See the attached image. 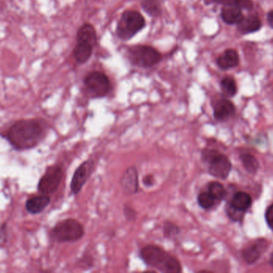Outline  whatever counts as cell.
<instances>
[{"label":"cell","instance_id":"obj_8","mask_svg":"<svg viewBox=\"0 0 273 273\" xmlns=\"http://www.w3.org/2000/svg\"><path fill=\"white\" fill-rule=\"evenodd\" d=\"M84 83L93 97L102 98L111 91V81L108 76L100 72H93L85 76Z\"/></svg>","mask_w":273,"mask_h":273},{"label":"cell","instance_id":"obj_5","mask_svg":"<svg viewBox=\"0 0 273 273\" xmlns=\"http://www.w3.org/2000/svg\"><path fill=\"white\" fill-rule=\"evenodd\" d=\"M202 160L207 163L208 171L211 176L225 180L230 173L232 164L225 155L214 150L202 152Z\"/></svg>","mask_w":273,"mask_h":273},{"label":"cell","instance_id":"obj_30","mask_svg":"<svg viewBox=\"0 0 273 273\" xmlns=\"http://www.w3.org/2000/svg\"><path fill=\"white\" fill-rule=\"evenodd\" d=\"M142 182L145 187H151L155 184V178L151 174H148L146 176H144Z\"/></svg>","mask_w":273,"mask_h":273},{"label":"cell","instance_id":"obj_17","mask_svg":"<svg viewBox=\"0 0 273 273\" xmlns=\"http://www.w3.org/2000/svg\"><path fill=\"white\" fill-rule=\"evenodd\" d=\"M77 40L78 42L88 43L91 45H95L97 41V34L93 25L89 24H85L81 26L77 33Z\"/></svg>","mask_w":273,"mask_h":273},{"label":"cell","instance_id":"obj_6","mask_svg":"<svg viewBox=\"0 0 273 273\" xmlns=\"http://www.w3.org/2000/svg\"><path fill=\"white\" fill-rule=\"evenodd\" d=\"M128 55L130 62L141 67H151L161 59L159 51L150 46H133L129 49Z\"/></svg>","mask_w":273,"mask_h":273},{"label":"cell","instance_id":"obj_13","mask_svg":"<svg viewBox=\"0 0 273 273\" xmlns=\"http://www.w3.org/2000/svg\"><path fill=\"white\" fill-rule=\"evenodd\" d=\"M217 65L223 70L233 69L239 63V55L233 49H228L217 59Z\"/></svg>","mask_w":273,"mask_h":273},{"label":"cell","instance_id":"obj_29","mask_svg":"<svg viewBox=\"0 0 273 273\" xmlns=\"http://www.w3.org/2000/svg\"><path fill=\"white\" fill-rule=\"evenodd\" d=\"M265 219L267 224L271 229H273V204L267 208L265 213Z\"/></svg>","mask_w":273,"mask_h":273},{"label":"cell","instance_id":"obj_3","mask_svg":"<svg viewBox=\"0 0 273 273\" xmlns=\"http://www.w3.org/2000/svg\"><path fill=\"white\" fill-rule=\"evenodd\" d=\"M85 235V228L75 219L68 218L58 221L50 232L51 240L57 243L76 242Z\"/></svg>","mask_w":273,"mask_h":273},{"label":"cell","instance_id":"obj_26","mask_svg":"<svg viewBox=\"0 0 273 273\" xmlns=\"http://www.w3.org/2000/svg\"><path fill=\"white\" fill-rule=\"evenodd\" d=\"M217 4L224 6L237 7L242 9H251L253 6L252 0H213Z\"/></svg>","mask_w":273,"mask_h":273},{"label":"cell","instance_id":"obj_2","mask_svg":"<svg viewBox=\"0 0 273 273\" xmlns=\"http://www.w3.org/2000/svg\"><path fill=\"white\" fill-rule=\"evenodd\" d=\"M139 256L148 266L164 273H180L182 265L180 260L167 252L161 246L147 244L141 248Z\"/></svg>","mask_w":273,"mask_h":273},{"label":"cell","instance_id":"obj_21","mask_svg":"<svg viewBox=\"0 0 273 273\" xmlns=\"http://www.w3.org/2000/svg\"><path fill=\"white\" fill-rule=\"evenodd\" d=\"M208 191L211 194L216 202H221L225 199L227 195V191L225 187L219 182L213 181L209 183Z\"/></svg>","mask_w":273,"mask_h":273},{"label":"cell","instance_id":"obj_22","mask_svg":"<svg viewBox=\"0 0 273 273\" xmlns=\"http://www.w3.org/2000/svg\"><path fill=\"white\" fill-rule=\"evenodd\" d=\"M163 236L166 239H175L180 235V227L170 221H165L163 224Z\"/></svg>","mask_w":273,"mask_h":273},{"label":"cell","instance_id":"obj_19","mask_svg":"<svg viewBox=\"0 0 273 273\" xmlns=\"http://www.w3.org/2000/svg\"><path fill=\"white\" fill-rule=\"evenodd\" d=\"M230 203L237 209L246 211L252 205V198L246 192L240 191L234 194Z\"/></svg>","mask_w":273,"mask_h":273},{"label":"cell","instance_id":"obj_32","mask_svg":"<svg viewBox=\"0 0 273 273\" xmlns=\"http://www.w3.org/2000/svg\"><path fill=\"white\" fill-rule=\"evenodd\" d=\"M270 264H271V266L273 268V253L271 254V257H270Z\"/></svg>","mask_w":273,"mask_h":273},{"label":"cell","instance_id":"obj_1","mask_svg":"<svg viewBox=\"0 0 273 273\" xmlns=\"http://www.w3.org/2000/svg\"><path fill=\"white\" fill-rule=\"evenodd\" d=\"M49 125L43 119H20L11 125L4 138L16 151H27L37 147L47 136Z\"/></svg>","mask_w":273,"mask_h":273},{"label":"cell","instance_id":"obj_28","mask_svg":"<svg viewBox=\"0 0 273 273\" xmlns=\"http://www.w3.org/2000/svg\"><path fill=\"white\" fill-rule=\"evenodd\" d=\"M123 213H124L125 217L127 221H135L136 217H137V212L133 208L125 205Z\"/></svg>","mask_w":273,"mask_h":273},{"label":"cell","instance_id":"obj_10","mask_svg":"<svg viewBox=\"0 0 273 273\" xmlns=\"http://www.w3.org/2000/svg\"><path fill=\"white\" fill-rule=\"evenodd\" d=\"M120 184L126 195H134L138 193L139 189V180L138 170L135 167H130L125 171L121 178Z\"/></svg>","mask_w":273,"mask_h":273},{"label":"cell","instance_id":"obj_18","mask_svg":"<svg viewBox=\"0 0 273 273\" xmlns=\"http://www.w3.org/2000/svg\"><path fill=\"white\" fill-rule=\"evenodd\" d=\"M93 45L89 43H84V42H78L74 47V58L79 63H84L87 62L92 55L93 51Z\"/></svg>","mask_w":273,"mask_h":273},{"label":"cell","instance_id":"obj_27","mask_svg":"<svg viewBox=\"0 0 273 273\" xmlns=\"http://www.w3.org/2000/svg\"><path fill=\"white\" fill-rule=\"evenodd\" d=\"M226 213L228 217L233 221H240L244 217V213L245 211L241 210V209H237V208L231 204L230 203H228L226 206Z\"/></svg>","mask_w":273,"mask_h":273},{"label":"cell","instance_id":"obj_11","mask_svg":"<svg viewBox=\"0 0 273 273\" xmlns=\"http://www.w3.org/2000/svg\"><path fill=\"white\" fill-rule=\"evenodd\" d=\"M51 203V197L47 195H34L26 201L25 209L32 215L43 213Z\"/></svg>","mask_w":273,"mask_h":273},{"label":"cell","instance_id":"obj_31","mask_svg":"<svg viewBox=\"0 0 273 273\" xmlns=\"http://www.w3.org/2000/svg\"><path fill=\"white\" fill-rule=\"evenodd\" d=\"M267 23L269 24L270 27L273 28V10L267 13Z\"/></svg>","mask_w":273,"mask_h":273},{"label":"cell","instance_id":"obj_24","mask_svg":"<svg viewBox=\"0 0 273 273\" xmlns=\"http://www.w3.org/2000/svg\"><path fill=\"white\" fill-rule=\"evenodd\" d=\"M240 160L244 168L250 173H255L259 168V162L256 157L250 154H243L240 156Z\"/></svg>","mask_w":273,"mask_h":273},{"label":"cell","instance_id":"obj_15","mask_svg":"<svg viewBox=\"0 0 273 273\" xmlns=\"http://www.w3.org/2000/svg\"><path fill=\"white\" fill-rule=\"evenodd\" d=\"M237 25L240 33H253L261 28V22L256 16H248L243 18Z\"/></svg>","mask_w":273,"mask_h":273},{"label":"cell","instance_id":"obj_12","mask_svg":"<svg viewBox=\"0 0 273 273\" xmlns=\"http://www.w3.org/2000/svg\"><path fill=\"white\" fill-rule=\"evenodd\" d=\"M235 113V107L229 100H218L213 107V115L218 121H224Z\"/></svg>","mask_w":273,"mask_h":273},{"label":"cell","instance_id":"obj_23","mask_svg":"<svg viewBox=\"0 0 273 273\" xmlns=\"http://www.w3.org/2000/svg\"><path fill=\"white\" fill-rule=\"evenodd\" d=\"M221 88L222 89L223 92L226 96H234L237 92V87H236V81L234 79L229 76H226L225 78L221 80Z\"/></svg>","mask_w":273,"mask_h":273},{"label":"cell","instance_id":"obj_4","mask_svg":"<svg viewBox=\"0 0 273 273\" xmlns=\"http://www.w3.org/2000/svg\"><path fill=\"white\" fill-rule=\"evenodd\" d=\"M145 26V19L140 12L126 11L122 13L117 25V35L122 40H129L142 31Z\"/></svg>","mask_w":273,"mask_h":273},{"label":"cell","instance_id":"obj_25","mask_svg":"<svg viewBox=\"0 0 273 273\" xmlns=\"http://www.w3.org/2000/svg\"><path fill=\"white\" fill-rule=\"evenodd\" d=\"M198 203L202 209L209 210L214 206L216 201L209 191H203L198 194Z\"/></svg>","mask_w":273,"mask_h":273},{"label":"cell","instance_id":"obj_14","mask_svg":"<svg viewBox=\"0 0 273 273\" xmlns=\"http://www.w3.org/2000/svg\"><path fill=\"white\" fill-rule=\"evenodd\" d=\"M267 247L265 240H260L243 251V257L247 263H253L257 260L262 255L263 250Z\"/></svg>","mask_w":273,"mask_h":273},{"label":"cell","instance_id":"obj_9","mask_svg":"<svg viewBox=\"0 0 273 273\" xmlns=\"http://www.w3.org/2000/svg\"><path fill=\"white\" fill-rule=\"evenodd\" d=\"M94 161L89 159L81 163L80 166L76 168L70 185V191L73 195H78L81 191L92 173Z\"/></svg>","mask_w":273,"mask_h":273},{"label":"cell","instance_id":"obj_7","mask_svg":"<svg viewBox=\"0 0 273 273\" xmlns=\"http://www.w3.org/2000/svg\"><path fill=\"white\" fill-rule=\"evenodd\" d=\"M64 176L63 170L58 165L48 167L38 183V191L43 195L54 193L60 186Z\"/></svg>","mask_w":273,"mask_h":273},{"label":"cell","instance_id":"obj_20","mask_svg":"<svg viewBox=\"0 0 273 273\" xmlns=\"http://www.w3.org/2000/svg\"><path fill=\"white\" fill-rule=\"evenodd\" d=\"M163 0H142L144 12L152 17H157L161 14V3Z\"/></svg>","mask_w":273,"mask_h":273},{"label":"cell","instance_id":"obj_16","mask_svg":"<svg viewBox=\"0 0 273 273\" xmlns=\"http://www.w3.org/2000/svg\"><path fill=\"white\" fill-rule=\"evenodd\" d=\"M221 18L228 24H238L243 20L242 10L237 7L225 6L221 10Z\"/></svg>","mask_w":273,"mask_h":273}]
</instances>
